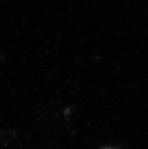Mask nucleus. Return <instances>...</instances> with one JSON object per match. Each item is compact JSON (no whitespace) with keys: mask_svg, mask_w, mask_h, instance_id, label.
<instances>
[]
</instances>
